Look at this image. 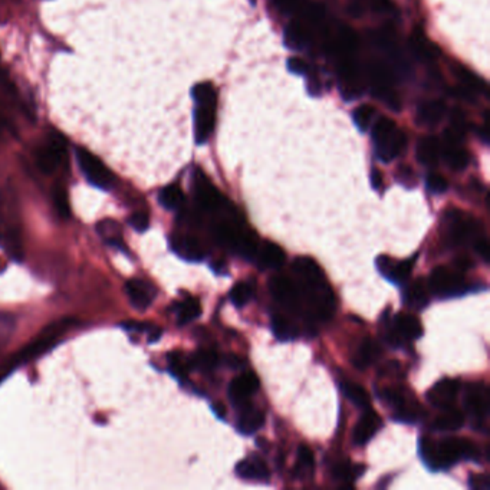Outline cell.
<instances>
[{
    "label": "cell",
    "instance_id": "ee69618b",
    "mask_svg": "<svg viewBox=\"0 0 490 490\" xmlns=\"http://www.w3.org/2000/svg\"><path fill=\"white\" fill-rule=\"evenodd\" d=\"M53 205L58 212V214L62 219H68L71 216V209L68 203V194L65 191L62 186H56L53 188Z\"/></svg>",
    "mask_w": 490,
    "mask_h": 490
},
{
    "label": "cell",
    "instance_id": "d6a6232c",
    "mask_svg": "<svg viewBox=\"0 0 490 490\" xmlns=\"http://www.w3.org/2000/svg\"><path fill=\"white\" fill-rule=\"evenodd\" d=\"M340 388L344 393V396L356 407L359 408H368L370 407V394L367 389L356 382L345 381L340 384Z\"/></svg>",
    "mask_w": 490,
    "mask_h": 490
},
{
    "label": "cell",
    "instance_id": "7dc6e473",
    "mask_svg": "<svg viewBox=\"0 0 490 490\" xmlns=\"http://www.w3.org/2000/svg\"><path fill=\"white\" fill-rule=\"evenodd\" d=\"M273 6L285 15H292V13H301L304 11L305 0H272Z\"/></svg>",
    "mask_w": 490,
    "mask_h": 490
},
{
    "label": "cell",
    "instance_id": "4fadbf2b",
    "mask_svg": "<svg viewBox=\"0 0 490 490\" xmlns=\"http://www.w3.org/2000/svg\"><path fill=\"white\" fill-rule=\"evenodd\" d=\"M489 388L482 382L469 384L463 394V404L468 414L476 421H484L490 408Z\"/></svg>",
    "mask_w": 490,
    "mask_h": 490
},
{
    "label": "cell",
    "instance_id": "f5cc1de1",
    "mask_svg": "<svg viewBox=\"0 0 490 490\" xmlns=\"http://www.w3.org/2000/svg\"><path fill=\"white\" fill-rule=\"evenodd\" d=\"M469 484L475 490H489L490 489V482L487 475H472Z\"/></svg>",
    "mask_w": 490,
    "mask_h": 490
},
{
    "label": "cell",
    "instance_id": "bcb514c9",
    "mask_svg": "<svg viewBox=\"0 0 490 490\" xmlns=\"http://www.w3.org/2000/svg\"><path fill=\"white\" fill-rule=\"evenodd\" d=\"M314 465H315V460H314L312 450L308 446H305V444L299 446L298 447V468H297V472L301 473V475L312 472Z\"/></svg>",
    "mask_w": 490,
    "mask_h": 490
},
{
    "label": "cell",
    "instance_id": "f907efd6",
    "mask_svg": "<svg viewBox=\"0 0 490 490\" xmlns=\"http://www.w3.org/2000/svg\"><path fill=\"white\" fill-rule=\"evenodd\" d=\"M129 224H131L137 232H146L150 226V217L144 212H137L129 217Z\"/></svg>",
    "mask_w": 490,
    "mask_h": 490
},
{
    "label": "cell",
    "instance_id": "5bb4252c",
    "mask_svg": "<svg viewBox=\"0 0 490 490\" xmlns=\"http://www.w3.org/2000/svg\"><path fill=\"white\" fill-rule=\"evenodd\" d=\"M371 75V84L374 95H377L382 103H385L389 108L400 110V101L397 98V94L393 89V82H391L389 72L380 63L373 65L370 70Z\"/></svg>",
    "mask_w": 490,
    "mask_h": 490
},
{
    "label": "cell",
    "instance_id": "6f0895ef",
    "mask_svg": "<svg viewBox=\"0 0 490 490\" xmlns=\"http://www.w3.org/2000/svg\"><path fill=\"white\" fill-rule=\"evenodd\" d=\"M397 179H399V181H401L407 187H410V186L413 187L414 186V174H413V170L408 169V167H401L400 172H399Z\"/></svg>",
    "mask_w": 490,
    "mask_h": 490
},
{
    "label": "cell",
    "instance_id": "cb8c5ba5",
    "mask_svg": "<svg viewBox=\"0 0 490 490\" xmlns=\"http://www.w3.org/2000/svg\"><path fill=\"white\" fill-rule=\"evenodd\" d=\"M65 326H67V323L65 322H60V323H55L52 326H49V328H46L44 331V334L35 340L34 344H30L27 348H25L20 354V358L22 359H29V358H34V356H38L41 352H44L46 348L52 347V344L59 338L60 333L63 331Z\"/></svg>",
    "mask_w": 490,
    "mask_h": 490
},
{
    "label": "cell",
    "instance_id": "680465c9",
    "mask_svg": "<svg viewBox=\"0 0 490 490\" xmlns=\"http://www.w3.org/2000/svg\"><path fill=\"white\" fill-rule=\"evenodd\" d=\"M371 184H373V188L375 190H380L381 186H382V176L378 170H373L371 172Z\"/></svg>",
    "mask_w": 490,
    "mask_h": 490
},
{
    "label": "cell",
    "instance_id": "ffe728a7",
    "mask_svg": "<svg viewBox=\"0 0 490 490\" xmlns=\"http://www.w3.org/2000/svg\"><path fill=\"white\" fill-rule=\"evenodd\" d=\"M381 427H382L381 417L375 411L368 410L355 424L354 432H352V443L355 446L367 444Z\"/></svg>",
    "mask_w": 490,
    "mask_h": 490
},
{
    "label": "cell",
    "instance_id": "4316f807",
    "mask_svg": "<svg viewBox=\"0 0 490 490\" xmlns=\"http://www.w3.org/2000/svg\"><path fill=\"white\" fill-rule=\"evenodd\" d=\"M236 475H239L245 480H259L266 482L271 476L266 463L257 457H249L243 459L236 465Z\"/></svg>",
    "mask_w": 490,
    "mask_h": 490
},
{
    "label": "cell",
    "instance_id": "52a82bcc",
    "mask_svg": "<svg viewBox=\"0 0 490 490\" xmlns=\"http://www.w3.org/2000/svg\"><path fill=\"white\" fill-rule=\"evenodd\" d=\"M77 160L81 172L84 173V176L86 177V180L103 190H110L112 188L115 179L112 176V173L108 170L107 166H104V162L95 157L94 154H91L88 150L78 147L77 148Z\"/></svg>",
    "mask_w": 490,
    "mask_h": 490
},
{
    "label": "cell",
    "instance_id": "e0dca14e",
    "mask_svg": "<svg viewBox=\"0 0 490 490\" xmlns=\"http://www.w3.org/2000/svg\"><path fill=\"white\" fill-rule=\"evenodd\" d=\"M460 389V382L459 380L453 378H444L436 382L427 393V401L440 410L453 407L457 394H459Z\"/></svg>",
    "mask_w": 490,
    "mask_h": 490
},
{
    "label": "cell",
    "instance_id": "30bf717a",
    "mask_svg": "<svg viewBox=\"0 0 490 490\" xmlns=\"http://www.w3.org/2000/svg\"><path fill=\"white\" fill-rule=\"evenodd\" d=\"M65 155H67V144L63 137L52 133L37 153V165L42 173L52 174L62 165Z\"/></svg>",
    "mask_w": 490,
    "mask_h": 490
},
{
    "label": "cell",
    "instance_id": "1f68e13d",
    "mask_svg": "<svg viewBox=\"0 0 490 490\" xmlns=\"http://www.w3.org/2000/svg\"><path fill=\"white\" fill-rule=\"evenodd\" d=\"M272 331L279 341H293L299 337L298 326L283 315H275L272 318Z\"/></svg>",
    "mask_w": 490,
    "mask_h": 490
},
{
    "label": "cell",
    "instance_id": "ac0fdd59",
    "mask_svg": "<svg viewBox=\"0 0 490 490\" xmlns=\"http://www.w3.org/2000/svg\"><path fill=\"white\" fill-rule=\"evenodd\" d=\"M216 107L195 104L194 108V138L198 144H205L210 138L216 125Z\"/></svg>",
    "mask_w": 490,
    "mask_h": 490
},
{
    "label": "cell",
    "instance_id": "f1b7e54d",
    "mask_svg": "<svg viewBox=\"0 0 490 490\" xmlns=\"http://www.w3.org/2000/svg\"><path fill=\"white\" fill-rule=\"evenodd\" d=\"M417 160L426 167H434L440 160V143L436 137H423L417 144Z\"/></svg>",
    "mask_w": 490,
    "mask_h": 490
},
{
    "label": "cell",
    "instance_id": "7402d4cb",
    "mask_svg": "<svg viewBox=\"0 0 490 490\" xmlns=\"http://www.w3.org/2000/svg\"><path fill=\"white\" fill-rule=\"evenodd\" d=\"M125 292L128 295L129 302L140 311L147 309L153 299H154V289L148 283L138 281V279H131L125 283Z\"/></svg>",
    "mask_w": 490,
    "mask_h": 490
},
{
    "label": "cell",
    "instance_id": "8d00e7d4",
    "mask_svg": "<svg viewBox=\"0 0 490 490\" xmlns=\"http://www.w3.org/2000/svg\"><path fill=\"white\" fill-rule=\"evenodd\" d=\"M202 315L200 301L195 298H187L177 307V318L179 325H186L194 319H198Z\"/></svg>",
    "mask_w": 490,
    "mask_h": 490
},
{
    "label": "cell",
    "instance_id": "4dcf8cb0",
    "mask_svg": "<svg viewBox=\"0 0 490 490\" xmlns=\"http://www.w3.org/2000/svg\"><path fill=\"white\" fill-rule=\"evenodd\" d=\"M446 107L441 101H426L418 107L417 122L424 127H436L444 117Z\"/></svg>",
    "mask_w": 490,
    "mask_h": 490
},
{
    "label": "cell",
    "instance_id": "f6af8a7d",
    "mask_svg": "<svg viewBox=\"0 0 490 490\" xmlns=\"http://www.w3.org/2000/svg\"><path fill=\"white\" fill-rule=\"evenodd\" d=\"M169 367H170L172 374L174 377H177L180 381H184L187 378V373H188L190 364H188V361H186V359L180 354L172 352L169 355Z\"/></svg>",
    "mask_w": 490,
    "mask_h": 490
},
{
    "label": "cell",
    "instance_id": "60d3db41",
    "mask_svg": "<svg viewBox=\"0 0 490 490\" xmlns=\"http://www.w3.org/2000/svg\"><path fill=\"white\" fill-rule=\"evenodd\" d=\"M411 51L418 59H423V60L434 59L436 53L439 52L434 45H432L429 41L424 39L423 35H414L411 38Z\"/></svg>",
    "mask_w": 490,
    "mask_h": 490
},
{
    "label": "cell",
    "instance_id": "d590c367",
    "mask_svg": "<svg viewBox=\"0 0 490 490\" xmlns=\"http://www.w3.org/2000/svg\"><path fill=\"white\" fill-rule=\"evenodd\" d=\"M366 472V466L363 465H351L348 460L338 462L333 469V476L335 480L352 483L359 476Z\"/></svg>",
    "mask_w": 490,
    "mask_h": 490
},
{
    "label": "cell",
    "instance_id": "6da1fadb",
    "mask_svg": "<svg viewBox=\"0 0 490 490\" xmlns=\"http://www.w3.org/2000/svg\"><path fill=\"white\" fill-rule=\"evenodd\" d=\"M295 283L307 304V315L316 321H328L335 312L334 290L326 281L321 266L311 257H298L292 264Z\"/></svg>",
    "mask_w": 490,
    "mask_h": 490
},
{
    "label": "cell",
    "instance_id": "3957f363",
    "mask_svg": "<svg viewBox=\"0 0 490 490\" xmlns=\"http://www.w3.org/2000/svg\"><path fill=\"white\" fill-rule=\"evenodd\" d=\"M373 141L377 157L384 162H391L403 154L407 137L389 118H380L373 128Z\"/></svg>",
    "mask_w": 490,
    "mask_h": 490
},
{
    "label": "cell",
    "instance_id": "7a4b0ae2",
    "mask_svg": "<svg viewBox=\"0 0 490 490\" xmlns=\"http://www.w3.org/2000/svg\"><path fill=\"white\" fill-rule=\"evenodd\" d=\"M479 451L473 441L462 437H446L433 443L429 439L420 440V457L430 470H447L463 459L477 462Z\"/></svg>",
    "mask_w": 490,
    "mask_h": 490
},
{
    "label": "cell",
    "instance_id": "44dd1931",
    "mask_svg": "<svg viewBox=\"0 0 490 490\" xmlns=\"http://www.w3.org/2000/svg\"><path fill=\"white\" fill-rule=\"evenodd\" d=\"M283 42L290 51H305L312 42L309 27L302 22H290L285 27Z\"/></svg>",
    "mask_w": 490,
    "mask_h": 490
},
{
    "label": "cell",
    "instance_id": "7c38bea8",
    "mask_svg": "<svg viewBox=\"0 0 490 490\" xmlns=\"http://www.w3.org/2000/svg\"><path fill=\"white\" fill-rule=\"evenodd\" d=\"M194 191H195V200H198L199 206L203 210L219 212L226 209L227 206L226 199L202 172H195L194 174Z\"/></svg>",
    "mask_w": 490,
    "mask_h": 490
},
{
    "label": "cell",
    "instance_id": "d6986e66",
    "mask_svg": "<svg viewBox=\"0 0 490 490\" xmlns=\"http://www.w3.org/2000/svg\"><path fill=\"white\" fill-rule=\"evenodd\" d=\"M253 259L257 260V266L262 271H275L285 264L286 253L279 245L271 240H264L257 245Z\"/></svg>",
    "mask_w": 490,
    "mask_h": 490
},
{
    "label": "cell",
    "instance_id": "2e32d148",
    "mask_svg": "<svg viewBox=\"0 0 490 490\" xmlns=\"http://www.w3.org/2000/svg\"><path fill=\"white\" fill-rule=\"evenodd\" d=\"M415 259L417 254L414 257L403 260V262H394V260L388 256H378L375 260V265L385 279L396 285H401L406 283L411 276L413 268L415 265Z\"/></svg>",
    "mask_w": 490,
    "mask_h": 490
},
{
    "label": "cell",
    "instance_id": "c3c4849f",
    "mask_svg": "<svg viewBox=\"0 0 490 490\" xmlns=\"http://www.w3.org/2000/svg\"><path fill=\"white\" fill-rule=\"evenodd\" d=\"M426 186H427V190L433 194H443L449 188L447 180L440 174H430L426 180Z\"/></svg>",
    "mask_w": 490,
    "mask_h": 490
},
{
    "label": "cell",
    "instance_id": "f35d334b",
    "mask_svg": "<svg viewBox=\"0 0 490 490\" xmlns=\"http://www.w3.org/2000/svg\"><path fill=\"white\" fill-rule=\"evenodd\" d=\"M191 96L195 104H206V105H217V94L212 84L202 82L194 85L191 89Z\"/></svg>",
    "mask_w": 490,
    "mask_h": 490
},
{
    "label": "cell",
    "instance_id": "91938a15",
    "mask_svg": "<svg viewBox=\"0 0 490 490\" xmlns=\"http://www.w3.org/2000/svg\"><path fill=\"white\" fill-rule=\"evenodd\" d=\"M213 408V413L219 417V418H224L226 417V407L221 404V403H214L212 406Z\"/></svg>",
    "mask_w": 490,
    "mask_h": 490
},
{
    "label": "cell",
    "instance_id": "d4e9b609",
    "mask_svg": "<svg viewBox=\"0 0 490 490\" xmlns=\"http://www.w3.org/2000/svg\"><path fill=\"white\" fill-rule=\"evenodd\" d=\"M404 304L414 309L423 311L430 302V290L427 283L423 279H415L411 285H408L404 290Z\"/></svg>",
    "mask_w": 490,
    "mask_h": 490
},
{
    "label": "cell",
    "instance_id": "ba28073f",
    "mask_svg": "<svg viewBox=\"0 0 490 490\" xmlns=\"http://www.w3.org/2000/svg\"><path fill=\"white\" fill-rule=\"evenodd\" d=\"M380 397L389 406L393 407L396 414L394 420L406 424H415L417 420L423 414V408L420 404L411 397H408V393L400 388H388L384 389L380 394Z\"/></svg>",
    "mask_w": 490,
    "mask_h": 490
},
{
    "label": "cell",
    "instance_id": "b9f144b4",
    "mask_svg": "<svg viewBox=\"0 0 490 490\" xmlns=\"http://www.w3.org/2000/svg\"><path fill=\"white\" fill-rule=\"evenodd\" d=\"M98 232H100L108 240L110 245L124 247V245L121 242V228H120L118 223H114L111 220L103 221V223H100V226H98Z\"/></svg>",
    "mask_w": 490,
    "mask_h": 490
},
{
    "label": "cell",
    "instance_id": "681fc988",
    "mask_svg": "<svg viewBox=\"0 0 490 490\" xmlns=\"http://www.w3.org/2000/svg\"><path fill=\"white\" fill-rule=\"evenodd\" d=\"M451 131L457 136H460V137H465V133H466V121H465V115L462 111L459 110H454L453 114H451V125L450 128Z\"/></svg>",
    "mask_w": 490,
    "mask_h": 490
},
{
    "label": "cell",
    "instance_id": "e575fe53",
    "mask_svg": "<svg viewBox=\"0 0 490 490\" xmlns=\"http://www.w3.org/2000/svg\"><path fill=\"white\" fill-rule=\"evenodd\" d=\"M220 363V358L214 349H200L190 358V367L200 371H213Z\"/></svg>",
    "mask_w": 490,
    "mask_h": 490
},
{
    "label": "cell",
    "instance_id": "7bdbcfd3",
    "mask_svg": "<svg viewBox=\"0 0 490 490\" xmlns=\"http://www.w3.org/2000/svg\"><path fill=\"white\" fill-rule=\"evenodd\" d=\"M374 108L370 105H361L352 112V120L359 131H367L370 128L374 118Z\"/></svg>",
    "mask_w": 490,
    "mask_h": 490
},
{
    "label": "cell",
    "instance_id": "8fae6325",
    "mask_svg": "<svg viewBox=\"0 0 490 490\" xmlns=\"http://www.w3.org/2000/svg\"><path fill=\"white\" fill-rule=\"evenodd\" d=\"M440 155L447 166L454 172H462L469 165V154L463 147V137L454 134L451 129L443 133V144H440Z\"/></svg>",
    "mask_w": 490,
    "mask_h": 490
},
{
    "label": "cell",
    "instance_id": "8992f818",
    "mask_svg": "<svg viewBox=\"0 0 490 490\" xmlns=\"http://www.w3.org/2000/svg\"><path fill=\"white\" fill-rule=\"evenodd\" d=\"M387 342L399 348L406 341H415L423 335V326L420 321L410 314H399L388 325H385Z\"/></svg>",
    "mask_w": 490,
    "mask_h": 490
},
{
    "label": "cell",
    "instance_id": "603a6c76",
    "mask_svg": "<svg viewBox=\"0 0 490 490\" xmlns=\"http://www.w3.org/2000/svg\"><path fill=\"white\" fill-rule=\"evenodd\" d=\"M264 424H265V414L262 410L253 407L252 404L239 410L236 429L239 430L240 434L250 436L262 429Z\"/></svg>",
    "mask_w": 490,
    "mask_h": 490
},
{
    "label": "cell",
    "instance_id": "f546056e",
    "mask_svg": "<svg viewBox=\"0 0 490 490\" xmlns=\"http://www.w3.org/2000/svg\"><path fill=\"white\" fill-rule=\"evenodd\" d=\"M465 426V414L453 407L444 408L443 413L434 420L433 429L440 433H451L460 430Z\"/></svg>",
    "mask_w": 490,
    "mask_h": 490
},
{
    "label": "cell",
    "instance_id": "9c48e42d",
    "mask_svg": "<svg viewBox=\"0 0 490 490\" xmlns=\"http://www.w3.org/2000/svg\"><path fill=\"white\" fill-rule=\"evenodd\" d=\"M269 290L278 304L292 314L307 315L301 292L295 283L286 276H275L269 281Z\"/></svg>",
    "mask_w": 490,
    "mask_h": 490
},
{
    "label": "cell",
    "instance_id": "836d02e7",
    "mask_svg": "<svg viewBox=\"0 0 490 490\" xmlns=\"http://www.w3.org/2000/svg\"><path fill=\"white\" fill-rule=\"evenodd\" d=\"M158 202L167 210H177L184 203V193L179 186L170 184L160 191Z\"/></svg>",
    "mask_w": 490,
    "mask_h": 490
},
{
    "label": "cell",
    "instance_id": "db71d44e",
    "mask_svg": "<svg viewBox=\"0 0 490 490\" xmlns=\"http://www.w3.org/2000/svg\"><path fill=\"white\" fill-rule=\"evenodd\" d=\"M473 247H475L476 253L482 257L483 262H487L489 260V242H487L486 236H482L477 240H475Z\"/></svg>",
    "mask_w": 490,
    "mask_h": 490
},
{
    "label": "cell",
    "instance_id": "ab89813d",
    "mask_svg": "<svg viewBox=\"0 0 490 490\" xmlns=\"http://www.w3.org/2000/svg\"><path fill=\"white\" fill-rule=\"evenodd\" d=\"M254 295V286L249 282H240L235 285L231 290V301L235 307L243 308L247 302L253 299Z\"/></svg>",
    "mask_w": 490,
    "mask_h": 490
},
{
    "label": "cell",
    "instance_id": "9f6ffc18",
    "mask_svg": "<svg viewBox=\"0 0 490 490\" xmlns=\"http://www.w3.org/2000/svg\"><path fill=\"white\" fill-rule=\"evenodd\" d=\"M224 361L228 367L233 368V370H242L246 367V359L243 356H239V355H227L224 358Z\"/></svg>",
    "mask_w": 490,
    "mask_h": 490
},
{
    "label": "cell",
    "instance_id": "484cf974",
    "mask_svg": "<svg viewBox=\"0 0 490 490\" xmlns=\"http://www.w3.org/2000/svg\"><path fill=\"white\" fill-rule=\"evenodd\" d=\"M173 250L186 260L191 262H199V260L206 257V250L202 243L193 236H177L172 242Z\"/></svg>",
    "mask_w": 490,
    "mask_h": 490
},
{
    "label": "cell",
    "instance_id": "816d5d0a",
    "mask_svg": "<svg viewBox=\"0 0 490 490\" xmlns=\"http://www.w3.org/2000/svg\"><path fill=\"white\" fill-rule=\"evenodd\" d=\"M288 70H289V72L295 74V75H307L308 74V65L301 58H289Z\"/></svg>",
    "mask_w": 490,
    "mask_h": 490
},
{
    "label": "cell",
    "instance_id": "11a10c76",
    "mask_svg": "<svg viewBox=\"0 0 490 490\" xmlns=\"http://www.w3.org/2000/svg\"><path fill=\"white\" fill-rule=\"evenodd\" d=\"M122 325L127 331H137V333H150L154 328V325L144 323V322H134V321L125 322Z\"/></svg>",
    "mask_w": 490,
    "mask_h": 490
},
{
    "label": "cell",
    "instance_id": "74e56055",
    "mask_svg": "<svg viewBox=\"0 0 490 490\" xmlns=\"http://www.w3.org/2000/svg\"><path fill=\"white\" fill-rule=\"evenodd\" d=\"M454 75L459 78L460 85H463L468 89L473 91L476 95L487 92L486 84L477 75H475L472 71H469V70H466L463 67H457V68H454Z\"/></svg>",
    "mask_w": 490,
    "mask_h": 490
},
{
    "label": "cell",
    "instance_id": "277c9868",
    "mask_svg": "<svg viewBox=\"0 0 490 490\" xmlns=\"http://www.w3.org/2000/svg\"><path fill=\"white\" fill-rule=\"evenodd\" d=\"M427 286L434 297L441 299L462 297L469 290V283L465 276L446 266H437L432 271Z\"/></svg>",
    "mask_w": 490,
    "mask_h": 490
},
{
    "label": "cell",
    "instance_id": "9a60e30c",
    "mask_svg": "<svg viewBox=\"0 0 490 490\" xmlns=\"http://www.w3.org/2000/svg\"><path fill=\"white\" fill-rule=\"evenodd\" d=\"M259 385L260 382L254 373H245L228 385V399L238 410H240L250 404V397L259 389Z\"/></svg>",
    "mask_w": 490,
    "mask_h": 490
},
{
    "label": "cell",
    "instance_id": "5b68a950",
    "mask_svg": "<svg viewBox=\"0 0 490 490\" xmlns=\"http://www.w3.org/2000/svg\"><path fill=\"white\" fill-rule=\"evenodd\" d=\"M447 238L453 245L473 243L483 235V227L475 217L462 212H450L446 216Z\"/></svg>",
    "mask_w": 490,
    "mask_h": 490
},
{
    "label": "cell",
    "instance_id": "83f0119b",
    "mask_svg": "<svg viewBox=\"0 0 490 490\" xmlns=\"http://www.w3.org/2000/svg\"><path fill=\"white\" fill-rule=\"evenodd\" d=\"M380 356H381L380 344L371 338H367L361 344H359V347L352 358V363L358 370H366V368L371 367Z\"/></svg>",
    "mask_w": 490,
    "mask_h": 490
}]
</instances>
